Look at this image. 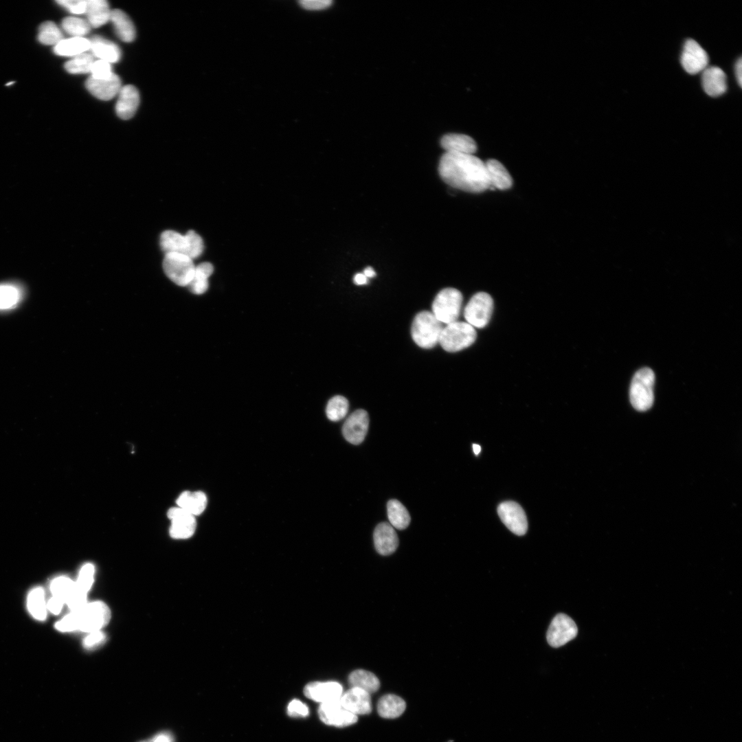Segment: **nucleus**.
<instances>
[{"label": "nucleus", "mask_w": 742, "mask_h": 742, "mask_svg": "<svg viewBox=\"0 0 742 742\" xmlns=\"http://www.w3.org/2000/svg\"><path fill=\"white\" fill-rule=\"evenodd\" d=\"M63 38L60 30L52 21L45 22L39 27L38 38L43 44L56 45Z\"/></svg>", "instance_id": "58836bf2"}, {"label": "nucleus", "mask_w": 742, "mask_h": 742, "mask_svg": "<svg viewBox=\"0 0 742 742\" xmlns=\"http://www.w3.org/2000/svg\"><path fill=\"white\" fill-rule=\"evenodd\" d=\"M94 573L95 567L93 564L87 563L82 567L76 582L80 590L85 593L89 592L93 583Z\"/></svg>", "instance_id": "ea45409f"}, {"label": "nucleus", "mask_w": 742, "mask_h": 742, "mask_svg": "<svg viewBox=\"0 0 742 742\" xmlns=\"http://www.w3.org/2000/svg\"><path fill=\"white\" fill-rule=\"evenodd\" d=\"M363 273L367 278H373V277H374L376 276V273H375L374 270L370 267H366L363 270Z\"/></svg>", "instance_id": "864d4df0"}, {"label": "nucleus", "mask_w": 742, "mask_h": 742, "mask_svg": "<svg viewBox=\"0 0 742 742\" xmlns=\"http://www.w3.org/2000/svg\"><path fill=\"white\" fill-rule=\"evenodd\" d=\"M405 701L400 697L387 694L380 698L377 704L379 715L385 719H394L401 716L405 710Z\"/></svg>", "instance_id": "cd10ccee"}, {"label": "nucleus", "mask_w": 742, "mask_h": 742, "mask_svg": "<svg viewBox=\"0 0 742 742\" xmlns=\"http://www.w3.org/2000/svg\"><path fill=\"white\" fill-rule=\"evenodd\" d=\"M476 337L474 327L467 322L456 321L443 327L439 343L445 350L453 352L470 346Z\"/></svg>", "instance_id": "20e7f679"}, {"label": "nucleus", "mask_w": 742, "mask_h": 742, "mask_svg": "<svg viewBox=\"0 0 742 742\" xmlns=\"http://www.w3.org/2000/svg\"><path fill=\"white\" fill-rule=\"evenodd\" d=\"M706 52L693 39H688L683 47L681 63L686 72L694 75L703 71L708 64Z\"/></svg>", "instance_id": "f8f14e48"}, {"label": "nucleus", "mask_w": 742, "mask_h": 742, "mask_svg": "<svg viewBox=\"0 0 742 742\" xmlns=\"http://www.w3.org/2000/svg\"><path fill=\"white\" fill-rule=\"evenodd\" d=\"M348 407V401L344 396H335L327 403L326 408V416L331 421H339L346 416Z\"/></svg>", "instance_id": "c9c22d12"}, {"label": "nucleus", "mask_w": 742, "mask_h": 742, "mask_svg": "<svg viewBox=\"0 0 742 742\" xmlns=\"http://www.w3.org/2000/svg\"><path fill=\"white\" fill-rule=\"evenodd\" d=\"M163 269L168 278L179 286H188L192 279L195 265L192 258L179 253L165 254Z\"/></svg>", "instance_id": "423d86ee"}, {"label": "nucleus", "mask_w": 742, "mask_h": 742, "mask_svg": "<svg viewBox=\"0 0 742 742\" xmlns=\"http://www.w3.org/2000/svg\"><path fill=\"white\" fill-rule=\"evenodd\" d=\"M213 271L214 267L208 262H204L195 266L192 279L188 285L190 291L196 295L204 293L208 289V278Z\"/></svg>", "instance_id": "7c9ffc66"}, {"label": "nucleus", "mask_w": 742, "mask_h": 742, "mask_svg": "<svg viewBox=\"0 0 742 742\" xmlns=\"http://www.w3.org/2000/svg\"><path fill=\"white\" fill-rule=\"evenodd\" d=\"M287 713L292 717H304L308 714V708L300 701L294 699L289 703Z\"/></svg>", "instance_id": "a18cd8bd"}, {"label": "nucleus", "mask_w": 742, "mask_h": 742, "mask_svg": "<svg viewBox=\"0 0 742 742\" xmlns=\"http://www.w3.org/2000/svg\"><path fill=\"white\" fill-rule=\"evenodd\" d=\"M374 543L376 551L381 555L392 554L398 545V536L393 526L387 522L377 525L374 531Z\"/></svg>", "instance_id": "a211bd4d"}, {"label": "nucleus", "mask_w": 742, "mask_h": 742, "mask_svg": "<svg viewBox=\"0 0 742 742\" xmlns=\"http://www.w3.org/2000/svg\"><path fill=\"white\" fill-rule=\"evenodd\" d=\"M369 418L364 409H357L352 412L346 420L342 432L347 441L353 444L361 443L368 432Z\"/></svg>", "instance_id": "4468645a"}, {"label": "nucleus", "mask_w": 742, "mask_h": 742, "mask_svg": "<svg viewBox=\"0 0 742 742\" xmlns=\"http://www.w3.org/2000/svg\"><path fill=\"white\" fill-rule=\"evenodd\" d=\"M115 105L116 113L122 120H128L135 113L139 104V94L135 87L128 85L118 93Z\"/></svg>", "instance_id": "6ab92c4d"}, {"label": "nucleus", "mask_w": 742, "mask_h": 742, "mask_svg": "<svg viewBox=\"0 0 742 742\" xmlns=\"http://www.w3.org/2000/svg\"><path fill=\"white\" fill-rule=\"evenodd\" d=\"M487 173L491 184V188L499 190H507L513 185V178L499 161L493 159H488L485 163Z\"/></svg>", "instance_id": "5701e85b"}, {"label": "nucleus", "mask_w": 742, "mask_h": 742, "mask_svg": "<svg viewBox=\"0 0 742 742\" xmlns=\"http://www.w3.org/2000/svg\"><path fill=\"white\" fill-rule=\"evenodd\" d=\"M318 713L324 723L340 728L352 725L358 719L357 715L343 706L340 699L322 703Z\"/></svg>", "instance_id": "9d476101"}, {"label": "nucleus", "mask_w": 742, "mask_h": 742, "mask_svg": "<svg viewBox=\"0 0 742 742\" xmlns=\"http://www.w3.org/2000/svg\"><path fill=\"white\" fill-rule=\"evenodd\" d=\"M440 144L445 153L473 155L477 150L475 140L464 134H447L442 137Z\"/></svg>", "instance_id": "412c9836"}, {"label": "nucleus", "mask_w": 742, "mask_h": 742, "mask_svg": "<svg viewBox=\"0 0 742 742\" xmlns=\"http://www.w3.org/2000/svg\"><path fill=\"white\" fill-rule=\"evenodd\" d=\"M462 300L460 291L454 288H445L434 298L431 313L442 324L454 322L460 316Z\"/></svg>", "instance_id": "39448f33"}, {"label": "nucleus", "mask_w": 742, "mask_h": 742, "mask_svg": "<svg viewBox=\"0 0 742 742\" xmlns=\"http://www.w3.org/2000/svg\"><path fill=\"white\" fill-rule=\"evenodd\" d=\"M348 682L351 687L362 689L370 694L377 691L380 686L377 677L363 669L352 671L348 676Z\"/></svg>", "instance_id": "c756f323"}, {"label": "nucleus", "mask_w": 742, "mask_h": 742, "mask_svg": "<svg viewBox=\"0 0 742 742\" xmlns=\"http://www.w3.org/2000/svg\"><path fill=\"white\" fill-rule=\"evenodd\" d=\"M27 608L31 615L36 619L43 620L47 616V604L45 600V592L41 587L33 589L27 597Z\"/></svg>", "instance_id": "72a5a7b5"}, {"label": "nucleus", "mask_w": 742, "mask_h": 742, "mask_svg": "<svg viewBox=\"0 0 742 742\" xmlns=\"http://www.w3.org/2000/svg\"><path fill=\"white\" fill-rule=\"evenodd\" d=\"M89 41L91 54L99 60L114 63L120 59V49L112 41L100 36H93Z\"/></svg>", "instance_id": "4be33fe9"}, {"label": "nucleus", "mask_w": 742, "mask_h": 742, "mask_svg": "<svg viewBox=\"0 0 742 742\" xmlns=\"http://www.w3.org/2000/svg\"><path fill=\"white\" fill-rule=\"evenodd\" d=\"M110 21L117 36L124 42H132L135 38V26L129 16L122 10H111Z\"/></svg>", "instance_id": "bb28decb"}, {"label": "nucleus", "mask_w": 742, "mask_h": 742, "mask_svg": "<svg viewBox=\"0 0 742 742\" xmlns=\"http://www.w3.org/2000/svg\"><path fill=\"white\" fill-rule=\"evenodd\" d=\"M90 49L89 39L84 37H71L63 39L54 47L56 54L64 56H76Z\"/></svg>", "instance_id": "c85d7f7f"}, {"label": "nucleus", "mask_w": 742, "mask_h": 742, "mask_svg": "<svg viewBox=\"0 0 742 742\" xmlns=\"http://www.w3.org/2000/svg\"><path fill=\"white\" fill-rule=\"evenodd\" d=\"M89 634L84 640V645L87 648H92L103 642L105 639L104 634L100 631L89 633Z\"/></svg>", "instance_id": "de8ad7c7"}, {"label": "nucleus", "mask_w": 742, "mask_h": 742, "mask_svg": "<svg viewBox=\"0 0 742 742\" xmlns=\"http://www.w3.org/2000/svg\"><path fill=\"white\" fill-rule=\"evenodd\" d=\"M330 0H302L299 1L302 7L307 10H322L332 4Z\"/></svg>", "instance_id": "49530a36"}, {"label": "nucleus", "mask_w": 742, "mask_h": 742, "mask_svg": "<svg viewBox=\"0 0 742 742\" xmlns=\"http://www.w3.org/2000/svg\"><path fill=\"white\" fill-rule=\"evenodd\" d=\"M78 589L76 582L66 576H59L54 579L50 585L53 596L61 599L66 603Z\"/></svg>", "instance_id": "f704fd0d"}, {"label": "nucleus", "mask_w": 742, "mask_h": 742, "mask_svg": "<svg viewBox=\"0 0 742 742\" xmlns=\"http://www.w3.org/2000/svg\"><path fill=\"white\" fill-rule=\"evenodd\" d=\"M95 62L94 56L87 52L74 56L65 65V69L71 74H80L91 71Z\"/></svg>", "instance_id": "e433bc0d"}, {"label": "nucleus", "mask_w": 742, "mask_h": 742, "mask_svg": "<svg viewBox=\"0 0 742 742\" xmlns=\"http://www.w3.org/2000/svg\"><path fill=\"white\" fill-rule=\"evenodd\" d=\"M438 172L446 183L463 191L479 193L491 188L485 163L473 155L445 153Z\"/></svg>", "instance_id": "f257e3e1"}, {"label": "nucleus", "mask_w": 742, "mask_h": 742, "mask_svg": "<svg viewBox=\"0 0 742 742\" xmlns=\"http://www.w3.org/2000/svg\"><path fill=\"white\" fill-rule=\"evenodd\" d=\"M304 694L308 699L324 703L340 699L343 694V688L337 682H314L304 687Z\"/></svg>", "instance_id": "2eb2a0df"}, {"label": "nucleus", "mask_w": 742, "mask_h": 742, "mask_svg": "<svg viewBox=\"0 0 742 742\" xmlns=\"http://www.w3.org/2000/svg\"><path fill=\"white\" fill-rule=\"evenodd\" d=\"M493 310V300L485 292L475 294L464 309L466 322L474 328L485 327L491 319Z\"/></svg>", "instance_id": "6e6552de"}, {"label": "nucleus", "mask_w": 742, "mask_h": 742, "mask_svg": "<svg viewBox=\"0 0 742 742\" xmlns=\"http://www.w3.org/2000/svg\"><path fill=\"white\" fill-rule=\"evenodd\" d=\"M160 247L165 254L179 253L188 256L189 241L186 234L182 235L173 230H166L160 236Z\"/></svg>", "instance_id": "b1692460"}, {"label": "nucleus", "mask_w": 742, "mask_h": 742, "mask_svg": "<svg viewBox=\"0 0 742 742\" xmlns=\"http://www.w3.org/2000/svg\"><path fill=\"white\" fill-rule=\"evenodd\" d=\"M62 27L73 37H82L89 32L91 27L87 20L74 16L65 18L62 21Z\"/></svg>", "instance_id": "4c0bfd02"}, {"label": "nucleus", "mask_w": 742, "mask_h": 742, "mask_svg": "<svg viewBox=\"0 0 742 742\" xmlns=\"http://www.w3.org/2000/svg\"><path fill=\"white\" fill-rule=\"evenodd\" d=\"M153 742H172V739L170 734L162 733L155 737Z\"/></svg>", "instance_id": "603ef678"}, {"label": "nucleus", "mask_w": 742, "mask_h": 742, "mask_svg": "<svg viewBox=\"0 0 742 742\" xmlns=\"http://www.w3.org/2000/svg\"><path fill=\"white\" fill-rule=\"evenodd\" d=\"M168 517L171 521L170 535L174 539H188L193 535L196 527L194 516L179 507L168 510Z\"/></svg>", "instance_id": "ddd939ff"}, {"label": "nucleus", "mask_w": 742, "mask_h": 742, "mask_svg": "<svg viewBox=\"0 0 742 742\" xmlns=\"http://www.w3.org/2000/svg\"><path fill=\"white\" fill-rule=\"evenodd\" d=\"M111 10L104 0H87L85 14L91 27H98L110 21Z\"/></svg>", "instance_id": "a878e982"}, {"label": "nucleus", "mask_w": 742, "mask_h": 742, "mask_svg": "<svg viewBox=\"0 0 742 742\" xmlns=\"http://www.w3.org/2000/svg\"><path fill=\"white\" fill-rule=\"evenodd\" d=\"M176 502L178 507L196 516L205 510L207 499L202 491H184L179 496Z\"/></svg>", "instance_id": "393cba45"}, {"label": "nucleus", "mask_w": 742, "mask_h": 742, "mask_svg": "<svg viewBox=\"0 0 742 742\" xmlns=\"http://www.w3.org/2000/svg\"><path fill=\"white\" fill-rule=\"evenodd\" d=\"M90 73L91 77L94 78H106L113 74L111 63L102 60H95Z\"/></svg>", "instance_id": "37998d69"}, {"label": "nucleus", "mask_w": 742, "mask_h": 742, "mask_svg": "<svg viewBox=\"0 0 742 742\" xmlns=\"http://www.w3.org/2000/svg\"><path fill=\"white\" fill-rule=\"evenodd\" d=\"M55 627L62 632H69L78 630V615L76 611H71L60 620L57 622Z\"/></svg>", "instance_id": "79ce46f5"}, {"label": "nucleus", "mask_w": 742, "mask_h": 742, "mask_svg": "<svg viewBox=\"0 0 742 742\" xmlns=\"http://www.w3.org/2000/svg\"><path fill=\"white\" fill-rule=\"evenodd\" d=\"M353 282L357 285H363L368 283V278L363 273H358L355 275Z\"/></svg>", "instance_id": "3c124183"}, {"label": "nucleus", "mask_w": 742, "mask_h": 742, "mask_svg": "<svg viewBox=\"0 0 742 742\" xmlns=\"http://www.w3.org/2000/svg\"><path fill=\"white\" fill-rule=\"evenodd\" d=\"M23 291L14 283L0 284V311L15 308L21 301Z\"/></svg>", "instance_id": "2f4dec72"}, {"label": "nucleus", "mask_w": 742, "mask_h": 742, "mask_svg": "<svg viewBox=\"0 0 742 742\" xmlns=\"http://www.w3.org/2000/svg\"><path fill=\"white\" fill-rule=\"evenodd\" d=\"M85 87L93 95L102 100L112 99L122 88L121 80L114 73L106 78H94L90 76L85 82Z\"/></svg>", "instance_id": "dca6fc26"}, {"label": "nucleus", "mask_w": 742, "mask_h": 742, "mask_svg": "<svg viewBox=\"0 0 742 742\" xmlns=\"http://www.w3.org/2000/svg\"><path fill=\"white\" fill-rule=\"evenodd\" d=\"M701 83L704 91L711 97H718L727 90L726 75L716 66L707 67L702 71Z\"/></svg>", "instance_id": "aec40b11"}, {"label": "nucleus", "mask_w": 742, "mask_h": 742, "mask_svg": "<svg viewBox=\"0 0 742 742\" xmlns=\"http://www.w3.org/2000/svg\"><path fill=\"white\" fill-rule=\"evenodd\" d=\"M498 515L504 525L514 534L524 535L528 529L526 515L519 504L513 501L501 503Z\"/></svg>", "instance_id": "9b49d317"}, {"label": "nucleus", "mask_w": 742, "mask_h": 742, "mask_svg": "<svg viewBox=\"0 0 742 742\" xmlns=\"http://www.w3.org/2000/svg\"><path fill=\"white\" fill-rule=\"evenodd\" d=\"M186 235L189 241L188 256L193 260L200 256L203 253L204 249L203 241L202 238L194 230H189Z\"/></svg>", "instance_id": "a19ab883"}, {"label": "nucleus", "mask_w": 742, "mask_h": 742, "mask_svg": "<svg viewBox=\"0 0 742 742\" xmlns=\"http://www.w3.org/2000/svg\"><path fill=\"white\" fill-rule=\"evenodd\" d=\"M13 83H14V82H10L9 83L6 84V86H9V85H12Z\"/></svg>", "instance_id": "6e6d98bb"}, {"label": "nucleus", "mask_w": 742, "mask_h": 742, "mask_svg": "<svg viewBox=\"0 0 742 742\" xmlns=\"http://www.w3.org/2000/svg\"><path fill=\"white\" fill-rule=\"evenodd\" d=\"M340 701L347 710L357 716L372 711L370 694L358 688L351 687L342 694Z\"/></svg>", "instance_id": "f3484780"}, {"label": "nucleus", "mask_w": 742, "mask_h": 742, "mask_svg": "<svg viewBox=\"0 0 742 742\" xmlns=\"http://www.w3.org/2000/svg\"><path fill=\"white\" fill-rule=\"evenodd\" d=\"M387 511L390 524L396 529L403 530L409 524L410 515L399 501L390 500L387 504Z\"/></svg>", "instance_id": "473e14b6"}, {"label": "nucleus", "mask_w": 742, "mask_h": 742, "mask_svg": "<svg viewBox=\"0 0 742 742\" xmlns=\"http://www.w3.org/2000/svg\"><path fill=\"white\" fill-rule=\"evenodd\" d=\"M577 633L578 628L574 620L564 614H559L549 626L547 641L552 647H560L573 640Z\"/></svg>", "instance_id": "1a4fd4ad"}, {"label": "nucleus", "mask_w": 742, "mask_h": 742, "mask_svg": "<svg viewBox=\"0 0 742 742\" xmlns=\"http://www.w3.org/2000/svg\"><path fill=\"white\" fill-rule=\"evenodd\" d=\"M78 615V630L91 633L100 631L111 619L109 607L102 601H95L76 611Z\"/></svg>", "instance_id": "0eeeda50"}, {"label": "nucleus", "mask_w": 742, "mask_h": 742, "mask_svg": "<svg viewBox=\"0 0 742 742\" xmlns=\"http://www.w3.org/2000/svg\"><path fill=\"white\" fill-rule=\"evenodd\" d=\"M442 324L431 312L421 311L415 316L412 322V337L420 348H431L439 343L443 329Z\"/></svg>", "instance_id": "f03ea898"}, {"label": "nucleus", "mask_w": 742, "mask_h": 742, "mask_svg": "<svg viewBox=\"0 0 742 742\" xmlns=\"http://www.w3.org/2000/svg\"><path fill=\"white\" fill-rule=\"evenodd\" d=\"M64 603L61 599L52 596L47 603V609L54 614H58Z\"/></svg>", "instance_id": "09e8293b"}, {"label": "nucleus", "mask_w": 742, "mask_h": 742, "mask_svg": "<svg viewBox=\"0 0 742 742\" xmlns=\"http://www.w3.org/2000/svg\"><path fill=\"white\" fill-rule=\"evenodd\" d=\"M654 383L655 374L649 368H641L634 374L630 385L629 398L636 410L647 411L653 405Z\"/></svg>", "instance_id": "7ed1b4c3"}, {"label": "nucleus", "mask_w": 742, "mask_h": 742, "mask_svg": "<svg viewBox=\"0 0 742 742\" xmlns=\"http://www.w3.org/2000/svg\"><path fill=\"white\" fill-rule=\"evenodd\" d=\"M473 452H474V453L475 455H478L480 453V451H481V447H480V446L479 445L473 444Z\"/></svg>", "instance_id": "5fc2aeb1"}, {"label": "nucleus", "mask_w": 742, "mask_h": 742, "mask_svg": "<svg viewBox=\"0 0 742 742\" xmlns=\"http://www.w3.org/2000/svg\"><path fill=\"white\" fill-rule=\"evenodd\" d=\"M56 2L73 14H81L86 12L87 1L85 0H58Z\"/></svg>", "instance_id": "c03bdc74"}, {"label": "nucleus", "mask_w": 742, "mask_h": 742, "mask_svg": "<svg viewBox=\"0 0 742 742\" xmlns=\"http://www.w3.org/2000/svg\"><path fill=\"white\" fill-rule=\"evenodd\" d=\"M736 76L740 87L742 84V59L739 58L735 66Z\"/></svg>", "instance_id": "8fccbe9b"}]
</instances>
